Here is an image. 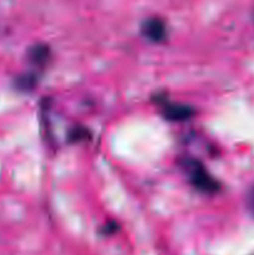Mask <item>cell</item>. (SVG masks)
<instances>
[{
    "label": "cell",
    "instance_id": "cell-6",
    "mask_svg": "<svg viewBox=\"0 0 254 255\" xmlns=\"http://www.w3.org/2000/svg\"><path fill=\"white\" fill-rule=\"evenodd\" d=\"M90 137L89 129L82 126H75L70 129L69 132V141L70 142H80L85 141Z\"/></svg>",
    "mask_w": 254,
    "mask_h": 255
},
{
    "label": "cell",
    "instance_id": "cell-8",
    "mask_svg": "<svg viewBox=\"0 0 254 255\" xmlns=\"http://www.w3.org/2000/svg\"><path fill=\"white\" fill-rule=\"evenodd\" d=\"M117 231V224L115 222H109L106 226L102 227V233L104 234H112Z\"/></svg>",
    "mask_w": 254,
    "mask_h": 255
},
{
    "label": "cell",
    "instance_id": "cell-1",
    "mask_svg": "<svg viewBox=\"0 0 254 255\" xmlns=\"http://www.w3.org/2000/svg\"><path fill=\"white\" fill-rule=\"evenodd\" d=\"M183 167L188 173L189 182L194 188L204 192V193H216L219 191L221 186H219L218 181H216L206 171L201 162L194 161V159H187L184 161Z\"/></svg>",
    "mask_w": 254,
    "mask_h": 255
},
{
    "label": "cell",
    "instance_id": "cell-3",
    "mask_svg": "<svg viewBox=\"0 0 254 255\" xmlns=\"http://www.w3.org/2000/svg\"><path fill=\"white\" fill-rule=\"evenodd\" d=\"M162 115L168 121H186L194 115V109L186 104H167L163 102Z\"/></svg>",
    "mask_w": 254,
    "mask_h": 255
},
{
    "label": "cell",
    "instance_id": "cell-2",
    "mask_svg": "<svg viewBox=\"0 0 254 255\" xmlns=\"http://www.w3.org/2000/svg\"><path fill=\"white\" fill-rule=\"evenodd\" d=\"M141 31L152 42H161L167 37L166 22L159 17H149L142 24Z\"/></svg>",
    "mask_w": 254,
    "mask_h": 255
},
{
    "label": "cell",
    "instance_id": "cell-5",
    "mask_svg": "<svg viewBox=\"0 0 254 255\" xmlns=\"http://www.w3.org/2000/svg\"><path fill=\"white\" fill-rule=\"evenodd\" d=\"M37 84V76L34 72H26L15 79L14 85L19 91H31Z\"/></svg>",
    "mask_w": 254,
    "mask_h": 255
},
{
    "label": "cell",
    "instance_id": "cell-4",
    "mask_svg": "<svg viewBox=\"0 0 254 255\" xmlns=\"http://www.w3.org/2000/svg\"><path fill=\"white\" fill-rule=\"evenodd\" d=\"M30 61L36 65H44L50 59V47L45 44H35L29 49Z\"/></svg>",
    "mask_w": 254,
    "mask_h": 255
},
{
    "label": "cell",
    "instance_id": "cell-7",
    "mask_svg": "<svg viewBox=\"0 0 254 255\" xmlns=\"http://www.w3.org/2000/svg\"><path fill=\"white\" fill-rule=\"evenodd\" d=\"M247 207H248V211L251 212L252 216L254 217V188L249 192L248 197H247Z\"/></svg>",
    "mask_w": 254,
    "mask_h": 255
}]
</instances>
